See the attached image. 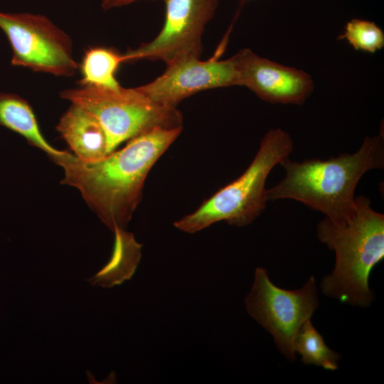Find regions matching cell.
I'll list each match as a JSON object with an SVG mask.
<instances>
[{
  "label": "cell",
  "mask_w": 384,
  "mask_h": 384,
  "mask_svg": "<svg viewBox=\"0 0 384 384\" xmlns=\"http://www.w3.org/2000/svg\"><path fill=\"white\" fill-rule=\"evenodd\" d=\"M181 131L182 127L155 129L96 162L82 161L66 151L50 159L63 169L61 184L77 188L112 232L125 230L142 200L149 171Z\"/></svg>",
  "instance_id": "1"
},
{
  "label": "cell",
  "mask_w": 384,
  "mask_h": 384,
  "mask_svg": "<svg viewBox=\"0 0 384 384\" xmlns=\"http://www.w3.org/2000/svg\"><path fill=\"white\" fill-rule=\"evenodd\" d=\"M279 164L285 176L267 189V200L293 199L329 219L343 218L354 208L355 189L361 177L370 170L383 168V135L366 137L354 154L299 163L288 156Z\"/></svg>",
  "instance_id": "2"
},
{
  "label": "cell",
  "mask_w": 384,
  "mask_h": 384,
  "mask_svg": "<svg viewBox=\"0 0 384 384\" xmlns=\"http://www.w3.org/2000/svg\"><path fill=\"white\" fill-rule=\"evenodd\" d=\"M317 236L336 254L332 273L321 282L322 293L350 305L369 306V277L384 257V215L372 208L367 197H355L347 216L319 223Z\"/></svg>",
  "instance_id": "3"
},
{
  "label": "cell",
  "mask_w": 384,
  "mask_h": 384,
  "mask_svg": "<svg viewBox=\"0 0 384 384\" xmlns=\"http://www.w3.org/2000/svg\"><path fill=\"white\" fill-rule=\"evenodd\" d=\"M292 150L293 142L287 132L279 128L269 130L246 170L195 211L176 220L175 228L192 234L220 221L238 227L251 223L265 208L270 173Z\"/></svg>",
  "instance_id": "4"
},
{
  "label": "cell",
  "mask_w": 384,
  "mask_h": 384,
  "mask_svg": "<svg viewBox=\"0 0 384 384\" xmlns=\"http://www.w3.org/2000/svg\"><path fill=\"white\" fill-rule=\"evenodd\" d=\"M62 98L92 113L102 126L111 153L122 142L157 128L182 127L176 107L157 103L137 87L80 86L60 92Z\"/></svg>",
  "instance_id": "5"
},
{
  "label": "cell",
  "mask_w": 384,
  "mask_h": 384,
  "mask_svg": "<svg viewBox=\"0 0 384 384\" xmlns=\"http://www.w3.org/2000/svg\"><path fill=\"white\" fill-rule=\"evenodd\" d=\"M245 303L248 314L272 334L279 352L293 361L297 334L319 304L314 277L301 289L287 290L274 284L267 270L257 267Z\"/></svg>",
  "instance_id": "6"
},
{
  "label": "cell",
  "mask_w": 384,
  "mask_h": 384,
  "mask_svg": "<svg viewBox=\"0 0 384 384\" xmlns=\"http://www.w3.org/2000/svg\"><path fill=\"white\" fill-rule=\"evenodd\" d=\"M0 28L10 43L13 65L60 77L79 68L70 37L46 16L0 11Z\"/></svg>",
  "instance_id": "7"
},
{
  "label": "cell",
  "mask_w": 384,
  "mask_h": 384,
  "mask_svg": "<svg viewBox=\"0 0 384 384\" xmlns=\"http://www.w3.org/2000/svg\"><path fill=\"white\" fill-rule=\"evenodd\" d=\"M164 22L158 35L124 53V63L139 60L174 62L200 58L202 38L220 0H164Z\"/></svg>",
  "instance_id": "8"
},
{
  "label": "cell",
  "mask_w": 384,
  "mask_h": 384,
  "mask_svg": "<svg viewBox=\"0 0 384 384\" xmlns=\"http://www.w3.org/2000/svg\"><path fill=\"white\" fill-rule=\"evenodd\" d=\"M235 85L240 86V80L233 55L226 60L214 55L206 60L188 58L174 62L153 81L137 88L157 103L176 107L198 92Z\"/></svg>",
  "instance_id": "9"
},
{
  "label": "cell",
  "mask_w": 384,
  "mask_h": 384,
  "mask_svg": "<svg viewBox=\"0 0 384 384\" xmlns=\"http://www.w3.org/2000/svg\"><path fill=\"white\" fill-rule=\"evenodd\" d=\"M245 86L272 104L302 105L314 90L311 75L302 70L259 56L249 48L233 55Z\"/></svg>",
  "instance_id": "10"
},
{
  "label": "cell",
  "mask_w": 384,
  "mask_h": 384,
  "mask_svg": "<svg viewBox=\"0 0 384 384\" xmlns=\"http://www.w3.org/2000/svg\"><path fill=\"white\" fill-rule=\"evenodd\" d=\"M56 129L82 161L96 162L110 154L102 126L92 113L80 105L71 103Z\"/></svg>",
  "instance_id": "11"
},
{
  "label": "cell",
  "mask_w": 384,
  "mask_h": 384,
  "mask_svg": "<svg viewBox=\"0 0 384 384\" xmlns=\"http://www.w3.org/2000/svg\"><path fill=\"white\" fill-rule=\"evenodd\" d=\"M0 125L21 135L31 145L43 151L50 158L65 152L46 141L41 132L32 107L18 95L0 92Z\"/></svg>",
  "instance_id": "12"
},
{
  "label": "cell",
  "mask_w": 384,
  "mask_h": 384,
  "mask_svg": "<svg viewBox=\"0 0 384 384\" xmlns=\"http://www.w3.org/2000/svg\"><path fill=\"white\" fill-rule=\"evenodd\" d=\"M112 254L107 264L88 281L92 285L112 287L129 279L142 257V244L134 235L124 229H116Z\"/></svg>",
  "instance_id": "13"
},
{
  "label": "cell",
  "mask_w": 384,
  "mask_h": 384,
  "mask_svg": "<svg viewBox=\"0 0 384 384\" xmlns=\"http://www.w3.org/2000/svg\"><path fill=\"white\" fill-rule=\"evenodd\" d=\"M124 63V53L114 48L92 47L88 48L82 58L80 68V86L102 87L118 89L122 87L116 79V72Z\"/></svg>",
  "instance_id": "14"
},
{
  "label": "cell",
  "mask_w": 384,
  "mask_h": 384,
  "mask_svg": "<svg viewBox=\"0 0 384 384\" xmlns=\"http://www.w3.org/2000/svg\"><path fill=\"white\" fill-rule=\"evenodd\" d=\"M294 351L302 356L304 364L321 366L326 370L338 368L340 354L330 349L323 336L307 320L299 329L294 340Z\"/></svg>",
  "instance_id": "15"
},
{
  "label": "cell",
  "mask_w": 384,
  "mask_h": 384,
  "mask_svg": "<svg viewBox=\"0 0 384 384\" xmlns=\"http://www.w3.org/2000/svg\"><path fill=\"white\" fill-rule=\"evenodd\" d=\"M338 39L345 40L355 50L374 53L384 46V33L373 21L352 18Z\"/></svg>",
  "instance_id": "16"
},
{
  "label": "cell",
  "mask_w": 384,
  "mask_h": 384,
  "mask_svg": "<svg viewBox=\"0 0 384 384\" xmlns=\"http://www.w3.org/2000/svg\"><path fill=\"white\" fill-rule=\"evenodd\" d=\"M139 1H146V0H100L102 8L105 11H108L114 8H119V7L129 5ZM150 1H157V0H150ZM161 1H164V0H161Z\"/></svg>",
  "instance_id": "17"
},
{
  "label": "cell",
  "mask_w": 384,
  "mask_h": 384,
  "mask_svg": "<svg viewBox=\"0 0 384 384\" xmlns=\"http://www.w3.org/2000/svg\"><path fill=\"white\" fill-rule=\"evenodd\" d=\"M242 1H245V0H242Z\"/></svg>",
  "instance_id": "18"
}]
</instances>
